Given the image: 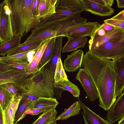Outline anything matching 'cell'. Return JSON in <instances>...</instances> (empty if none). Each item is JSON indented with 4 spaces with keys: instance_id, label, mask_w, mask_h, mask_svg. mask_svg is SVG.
<instances>
[{
    "instance_id": "681fc988",
    "label": "cell",
    "mask_w": 124,
    "mask_h": 124,
    "mask_svg": "<svg viewBox=\"0 0 124 124\" xmlns=\"http://www.w3.org/2000/svg\"></svg>"
},
{
    "instance_id": "603a6c76",
    "label": "cell",
    "mask_w": 124,
    "mask_h": 124,
    "mask_svg": "<svg viewBox=\"0 0 124 124\" xmlns=\"http://www.w3.org/2000/svg\"><path fill=\"white\" fill-rule=\"evenodd\" d=\"M56 38V37H54L50 39L38 66V71L51 60L54 48Z\"/></svg>"
},
{
    "instance_id": "44dd1931",
    "label": "cell",
    "mask_w": 124,
    "mask_h": 124,
    "mask_svg": "<svg viewBox=\"0 0 124 124\" xmlns=\"http://www.w3.org/2000/svg\"><path fill=\"white\" fill-rule=\"evenodd\" d=\"M57 113L54 108L46 110L31 124H57L56 118Z\"/></svg>"
},
{
    "instance_id": "8d00e7d4",
    "label": "cell",
    "mask_w": 124,
    "mask_h": 124,
    "mask_svg": "<svg viewBox=\"0 0 124 124\" xmlns=\"http://www.w3.org/2000/svg\"><path fill=\"white\" fill-rule=\"evenodd\" d=\"M39 0H33L32 6V11L33 14L37 17L38 14V9Z\"/></svg>"
},
{
    "instance_id": "7dc6e473",
    "label": "cell",
    "mask_w": 124,
    "mask_h": 124,
    "mask_svg": "<svg viewBox=\"0 0 124 124\" xmlns=\"http://www.w3.org/2000/svg\"><path fill=\"white\" fill-rule=\"evenodd\" d=\"M0 13H1V5L0 3Z\"/></svg>"
},
{
    "instance_id": "d590c367",
    "label": "cell",
    "mask_w": 124,
    "mask_h": 124,
    "mask_svg": "<svg viewBox=\"0 0 124 124\" xmlns=\"http://www.w3.org/2000/svg\"><path fill=\"white\" fill-rule=\"evenodd\" d=\"M22 99H26L33 101L37 100L39 98L34 95L29 93H22L21 94Z\"/></svg>"
},
{
    "instance_id": "d6a6232c",
    "label": "cell",
    "mask_w": 124,
    "mask_h": 124,
    "mask_svg": "<svg viewBox=\"0 0 124 124\" xmlns=\"http://www.w3.org/2000/svg\"><path fill=\"white\" fill-rule=\"evenodd\" d=\"M1 61L9 64L13 68L19 70H23L26 72L29 64V63H26L10 61Z\"/></svg>"
},
{
    "instance_id": "5b68a950",
    "label": "cell",
    "mask_w": 124,
    "mask_h": 124,
    "mask_svg": "<svg viewBox=\"0 0 124 124\" xmlns=\"http://www.w3.org/2000/svg\"><path fill=\"white\" fill-rule=\"evenodd\" d=\"M102 58L111 59L115 61L124 56V38L119 40H111L91 52Z\"/></svg>"
},
{
    "instance_id": "9c48e42d",
    "label": "cell",
    "mask_w": 124,
    "mask_h": 124,
    "mask_svg": "<svg viewBox=\"0 0 124 124\" xmlns=\"http://www.w3.org/2000/svg\"><path fill=\"white\" fill-rule=\"evenodd\" d=\"M101 24L97 22H88L69 30L66 37L76 39L92 35Z\"/></svg>"
},
{
    "instance_id": "836d02e7",
    "label": "cell",
    "mask_w": 124,
    "mask_h": 124,
    "mask_svg": "<svg viewBox=\"0 0 124 124\" xmlns=\"http://www.w3.org/2000/svg\"><path fill=\"white\" fill-rule=\"evenodd\" d=\"M63 68L61 59L58 60L56 68L54 77V83H57L62 82L61 74L62 68Z\"/></svg>"
},
{
    "instance_id": "d4e9b609",
    "label": "cell",
    "mask_w": 124,
    "mask_h": 124,
    "mask_svg": "<svg viewBox=\"0 0 124 124\" xmlns=\"http://www.w3.org/2000/svg\"><path fill=\"white\" fill-rule=\"evenodd\" d=\"M33 102L26 99H22L15 114L14 124L17 123L25 116L27 111Z\"/></svg>"
},
{
    "instance_id": "6da1fadb",
    "label": "cell",
    "mask_w": 124,
    "mask_h": 124,
    "mask_svg": "<svg viewBox=\"0 0 124 124\" xmlns=\"http://www.w3.org/2000/svg\"><path fill=\"white\" fill-rule=\"evenodd\" d=\"M113 61L100 57L88 51L84 55L82 66L93 80L99 95V106L109 110L116 99V75Z\"/></svg>"
},
{
    "instance_id": "74e56055",
    "label": "cell",
    "mask_w": 124,
    "mask_h": 124,
    "mask_svg": "<svg viewBox=\"0 0 124 124\" xmlns=\"http://www.w3.org/2000/svg\"><path fill=\"white\" fill-rule=\"evenodd\" d=\"M47 109L34 108L28 110L27 111L26 113L27 114H30L32 115H37L40 113L43 112L44 111Z\"/></svg>"
},
{
    "instance_id": "ac0fdd59",
    "label": "cell",
    "mask_w": 124,
    "mask_h": 124,
    "mask_svg": "<svg viewBox=\"0 0 124 124\" xmlns=\"http://www.w3.org/2000/svg\"><path fill=\"white\" fill-rule=\"evenodd\" d=\"M50 39L45 41L36 51L31 61L29 63L27 70V72L28 73L30 74H33L38 71V66Z\"/></svg>"
},
{
    "instance_id": "484cf974",
    "label": "cell",
    "mask_w": 124,
    "mask_h": 124,
    "mask_svg": "<svg viewBox=\"0 0 124 124\" xmlns=\"http://www.w3.org/2000/svg\"><path fill=\"white\" fill-rule=\"evenodd\" d=\"M22 37L18 36L0 44V55L5 56L20 45Z\"/></svg>"
},
{
    "instance_id": "7a4b0ae2",
    "label": "cell",
    "mask_w": 124,
    "mask_h": 124,
    "mask_svg": "<svg viewBox=\"0 0 124 124\" xmlns=\"http://www.w3.org/2000/svg\"><path fill=\"white\" fill-rule=\"evenodd\" d=\"M33 0H8L14 37H22L31 31L40 20L33 14Z\"/></svg>"
},
{
    "instance_id": "bcb514c9",
    "label": "cell",
    "mask_w": 124,
    "mask_h": 124,
    "mask_svg": "<svg viewBox=\"0 0 124 124\" xmlns=\"http://www.w3.org/2000/svg\"><path fill=\"white\" fill-rule=\"evenodd\" d=\"M118 124H124V118L118 121Z\"/></svg>"
},
{
    "instance_id": "7bdbcfd3",
    "label": "cell",
    "mask_w": 124,
    "mask_h": 124,
    "mask_svg": "<svg viewBox=\"0 0 124 124\" xmlns=\"http://www.w3.org/2000/svg\"><path fill=\"white\" fill-rule=\"evenodd\" d=\"M117 7L118 8H124V0H116Z\"/></svg>"
},
{
    "instance_id": "f35d334b",
    "label": "cell",
    "mask_w": 124,
    "mask_h": 124,
    "mask_svg": "<svg viewBox=\"0 0 124 124\" xmlns=\"http://www.w3.org/2000/svg\"><path fill=\"white\" fill-rule=\"evenodd\" d=\"M13 68L9 64L0 61V73Z\"/></svg>"
},
{
    "instance_id": "9a60e30c",
    "label": "cell",
    "mask_w": 124,
    "mask_h": 124,
    "mask_svg": "<svg viewBox=\"0 0 124 124\" xmlns=\"http://www.w3.org/2000/svg\"><path fill=\"white\" fill-rule=\"evenodd\" d=\"M78 101L83 110L82 113L85 124H111L93 111L79 98Z\"/></svg>"
},
{
    "instance_id": "7402d4cb",
    "label": "cell",
    "mask_w": 124,
    "mask_h": 124,
    "mask_svg": "<svg viewBox=\"0 0 124 124\" xmlns=\"http://www.w3.org/2000/svg\"><path fill=\"white\" fill-rule=\"evenodd\" d=\"M68 39V41L62 50V53L74 51L78 48L84 47L87 43L88 40V38L86 37L76 39Z\"/></svg>"
},
{
    "instance_id": "d6986e66",
    "label": "cell",
    "mask_w": 124,
    "mask_h": 124,
    "mask_svg": "<svg viewBox=\"0 0 124 124\" xmlns=\"http://www.w3.org/2000/svg\"><path fill=\"white\" fill-rule=\"evenodd\" d=\"M59 104L56 99L54 98H39L33 102L28 110L34 108H55Z\"/></svg>"
},
{
    "instance_id": "8992f818",
    "label": "cell",
    "mask_w": 124,
    "mask_h": 124,
    "mask_svg": "<svg viewBox=\"0 0 124 124\" xmlns=\"http://www.w3.org/2000/svg\"><path fill=\"white\" fill-rule=\"evenodd\" d=\"M0 42L2 43L14 37L12 29L10 11L8 0L0 3Z\"/></svg>"
},
{
    "instance_id": "cb8c5ba5",
    "label": "cell",
    "mask_w": 124,
    "mask_h": 124,
    "mask_svg": "<svg viewBox=\"0 0 124 124\" xmlns=\"http://www.w3.org/2000/svg\"><path fill=\"white\" fill-rule=\"evenodd\" d=\"M46 40L38 41L25 44H21L10 52L7 55H12L29 51H37Z\"/></svg>"
},
{
    "instance_id": "1f68e13d",
    "label": "cell",
    "mask_w": 124,
    "mask_h": 124,
    "mask_svg": "<svg viewBox=\"0 0 124 124\" xmlns=\"http://www.w3.org/2000/svg\"><path fill=\"white\" fill-rule=\"evenodd\" d=\"M106 32L103 28L102 24L90 36L91 39L88 43L92 42L104 36L106 34Z\"/></svg>"
},
{
    "instance_id": "f546056e",
    "label": "cell",
    "mask_w": 124,
    "mask_h": 124,
    "mask_svg": "<svg viewBox=\"0 0 124 124\" xmlns=\"http://www.w3.org/2000/svg\"><path fill=\"white\" fill-rule=\"evenodd\" d=\"M29 51L14 55L0 57V61H13L28 63V55Z\"/></svg>"
},
{
    "instance_id": "ee69618b",
    "label": "cell",
    "mask_w": 124,
    "mask_h": 124,
    "mask_svg": "<svg viewBox=\"0 0 124 124\" xmlns=\"http://www.w3.org/2000/svg\"><path fill=\"white\" fill-rule=\"evenodd\" d=\"M103 0L107 5L111 7L114 2V0Z\"/></svg>"
},
{
    "instance_id": "7c38bea8",
    "label": "cell",
    "mask_w": 124,
    "mask_h": 124,
    "mask_svg": "<svg viewBox=\"0 0 124 124\" xmlns=\"http://www.w3.org/2000/svg\"><path fill=\"white\" fill-rule=\"evenodd\" d=\"M113 62L116 75L115 94L117 97L124 91V56Z\"/></svg>"
},
{
    "instance_id": "e575fe53",
    "label": "cell",
    "mask_w": 124,
    "mask_h": 124,
    "mask_svg": "<svg viewBox=\"0 0 124 124\" xmlns=\"http://www.w3.org/2000/svg\"><path fill=\"white\" fill-rule=\"evenodd\" d=\"M104 23L112 25L115 28L124 30V21L117 20L111 18L104 21Z\"/></svg>"
},
{
    "instance_id": "e0dca14e",
    "label": "cell",
    "mask_w": 124,
    "mask_h": 124,
    "mask_svg": "<svg viewBox=\"0 0 124 124\" xmlns=\"http://www.w3.org/2000/svg\"><path fill=\"white\" fill-rule=\"evenodd\" d=\"M57 0H39L38 14L40 20L46 19L55 13V6Z\"/></svg>"
},
{
    "instance_id": "ab89813d",
    "label": "cell",
    "mask_w": 124,
    "mask_h": 124,
    "mask_svg": "<svg viewBox=\"0 0 124 124\" xmlns=\"http://www.w3.org/2000/svg\"><path fill=\"white\" fill-rule=\"evenodd\" d=\"M112 19L124 21V10L121 11L117 15L112 17Z\"/></svg>"
},
{
    "instance_id": "ba28073f",
    "label": "cell",
    "mask_w": 124,
    "mask_h": 124,
    "mask_svg": "<svg viewBox=\"0 0 124 124\" xmlns=\"http://www.w3.org/2000/svg\"><path fill=\"white\" fill-rule=\"evenodd\" d=\"M76 79L81 83L90 101L93 102L99 98V95L97 88L86 70L84 68L79 69L76 74Z\"/></svg>"
},
{
    "instance_id": "30bf717a",
    "label": "cell",
    "mask_w": 124,
    "mask_h": 124,
    "mask_svg": "<svg viewBox=\"0 0 124 124\" xmlns=\"http://www.w3.org/2000/svg\"><path fill=\"white\" fill-rule=\"evenodd\" d=\"M124 118V92L119 95L114 103L107 116V120L112 124Z\"/></svg>"
},
{
    "instance_id": "277c9868",
    "label": "cell",
    "mask_w": 124,
    "mask_h": 124,
    "mask_svg": "<svg viewBox=\"0 0 124 124\" xmlns=\"http://www.w3.org/2000/svg\"><path fill=\"white\" fill-rule=\"evenodd\" d=\"M84 11L80 0H57L55 13L46 19V20L50 22L64 21L81 15Z\"/></svg>"
},
{
    "instance_id": "f6af8a7d",
    "label": "cell",
    "mask_w": 124,
    "mask_h": 124,
    "mask_svg": "<svg viewBox=\"0 0 124 124\" xmlns=\"http://www.w3.org/2000/svg\"><path fill=\"white\" fill-rule=\"evenodd\" d=\"M0 124H4L3 122L2 111L0 106Z\"/></svg>"
},
{
    "instance_id": "c3c4849f",
    "label": "cell",
    "mask_w": 124,
    "mask_h": 124,
    "mask_svg": "<svg viewBox=\"0 0 124 124\" xmlns=\"http://www.w3.org/2000/svg\"><path fill=\"white\" fill-rule=\"evenodd\" d=\"M18 124L17 123H16V124Z\"/></svg>"
},
{
    "instance_id": "60d3db41",
    "label": "cell",
    "mask_w": 124,
    "mask_h": 124,
    "mask_svg": "<svg viewBox=\"0 0 124 124\" xmlns=\"http://www.w3.org/2000/svg\"><path fill=\"white\" fill-rule=\"evenodd\" d=\"M103 29L107 32H109L113 31L116 28L109 24L106 23L102 24Z\"/></svg>"
},
{
    "instance_id": "3957f363",
    "label": "cell",
    "mask_w": 124,
    "mask_h": 124,
    "mask_svg": "<svg viewBox=\"0 0 124 124\" xmlns=\"http://www.w3.org/2000/svg\"><path fill=\"white\" fill-rule=\"evenodd\" d=\"M30 75L21 90L22 93H30L39 98H54V77L50 65L49 67L45 65Z\"/></svg>"
},
{
    "instance_id": "4dcf8cb0",
    "label": "cell",
    "mask_w": 124,
    "mask_h": 124,
    "mask_svg": "<svg viewBox=\"0 0 124 124\" xmlns=\"http://www.w3.org/2000/svg\"><path fill=\"white\" fill-rule=\"evenodd\" d=\"M6 89L14 96L20 95L22 93L21 90L16 85L12 83H7L0 85Z\"/></svg>"
},
{
    "instance_id": "f1b7e54d",
    "label": "cell",
    "mask_w": 124,
    "mask_h": 124,
    "mask_svg": "<svg viewBox=\"0 0 124 124\" xmlns=\"http://www.w3.org/2000/svg\"><path fill=\"white\" fill-rule=\"evenodd\" d=\"M14 97L0 85V106L2 111L11 102Z\"/></svg>"
},
{
    "instance_id": "ffe728a7",
    "label": "cell",
    "mask_w": 124,
    "mask_h": 124,
    "mask_svg": "<svg viewBox=\"0 0 124 124\" xmlns=\"http://www.w3.org/2000/svg\"><path fill=\"white\" fill-rule=\"evenodd\" d=\"M63 37L59 36L56 37L54 48L53 55L50 65L51 71L54 77L55 70L58 60L61 59V53Z\"/></svg>"
},
{
    "instance_id": "2e32d148",
    "label": "cell",
    "mask_w": 124,
    "mask_h": 124,
    "mask_svg": "<svg viewBox=\"0 0 124 124\" xmlns=\"http://www.w3.org/2000/svg\"><path fill=\"white\" fill-rule=\"evenodd\" d=\"M22 98L20 95L14 96L11 102L2 111L4 124H14L15 114Z\"/></svg>"
},
{
    "instance_id": "b9f144b4",
    "label": "cell",
    "mask_w": 124,
    "mask_h": 124,
    "mask_svg": "<svg viewBox=\"0 0 124 124\" xmlns=\"http://www.w3.org/2000/svg\"><path fill=\"white\" fill-rule=\"evenodd\" d=\"M90 0L99 5L102 6L107 5L103 0Z\"/></svg>"
},
{
    "instance_id": "4fadbf2b",
    "label": "cell",
    "mask_w": 124,
    "mask_h": 124,
    "mask_svg": "<svg viewBox=\"0 0 124 124\" xmlns=\"http://www.w3.org/2000/svg\"><path fill=\"white\" fill-rule=\"evenodd\" d=\"M84 10L92 14L102 16H110L114 12V10L108 6L99 5L90 0H80Z\"/></svg>"
},
{
    "instance_id": "52a82bcc",
    "label": "cell",
    "mask_w": 124,
    "mask_h": 124,
    "mask_svg": "<svg viewBox=\"0 0 124 124\" xmlns=\"http://www.w3.org/2000/svg\"><path fill=\"white\" fill-rule=\"evenodd\" d=\"M30 74L23 70L13 68L0 73V85L12 83L22 90Z\"/></svg>"
},
{
    "instance_id": "5bb4252c",
    "label": "cell",
    "mask_w": 124,
    "mask_h": 124,
    "mask_svg": "<svg viewBox=\"0 0 124 124\" xmlns=\"http://www.w3.org/2000/svg\"><path fill=\"white\" fill-rule=\"evenodd\" d=\"M83 56L84 52L81 50L74 51L64 60V70L69 72L76 71L81 67Z\"/></svg>"
},
{
    "instance_id": "4316f807",
    "label": "cell",
    "mask_w": 124,
    "mask_h": 124,
    "mask_svg": "<svg viewBox=\"0 0 124 124\" xmlns=\"http://www.w3.org/2000/svg\"><path fill=\"white\" fill-rule=\"evenodd\" d=\"M54 85L55 87L69 91L74 97L78 98L80 95V91L78 87L68 79L58 83H54Z\"/></svg>"
},
{
    "instance_id": "8fae6325",
    "label": "cell",
    "mask_w": 124,
    "mask_h": 124,
    "mask_svg": "<svg viewBox=\"0 0 124 124\" xmlns=\"http://www.w3.org/2000/svg\"><path fill=\"white\" fill-rule=\"evenodd\" d=\"M124 38V30L116 28L111 32H107L104 36L89 43V50L91 52L95 51L104 43L111 40H119Z\"/></svg>"
},
{
    "instance_id": "83f0119b",
    "label": "cell",
    "mask_w": 124,
    "mask_h": 124,
    "mask_svg": "<svg viewBox=\"0 0 124 124\" xmlns=\"http://www.w3.org/2000/svg\"><path fill=\"white\" fill-rule=\"evenodd\" d=\"M80 104L77 101L74 102L56 118V121L66 120L69 118L78 114L81 109Z\"/></svg>"
}]
</instances>
